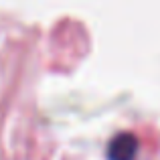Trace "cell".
Segmentation results:
<instances>
[{
    "mask_svg": "<svg viewBox=\"0 0 160 160\" xmlns=\"http://www.w3.org/2000/svg\"><path fill=\"white\" fill-rule=\"evenodd\" d=\"M138 154V140L134 134L122 132L108 144V160H134Z\"/></svg>",
    "mask_w": 160,
    "mask_h": 160,
    "instance_id": "cell-1",
    "label": "cell"
}]
</instances>
